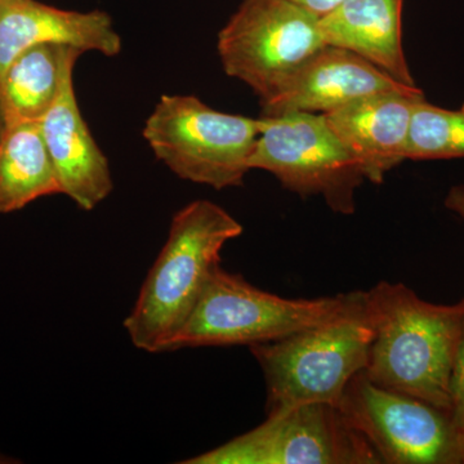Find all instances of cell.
I'll list each match as a JSON object with an SVG mask.
<instances>
[{
	"instance_id": "cell-18",
	"label": "cell",
	"mask_w": 464,
	"mask_h": 464,
	"mask_svg": "<svg viewBox=\"0 0 464 464\" xmlns=\"http://www.w3.org/2000/svg\"><path fill=\"white\" fill-rule=\"evenodd\" d=\"M450 413L460 439L464 442V332L458 350L450 384Z\"/></svg>"
},
{
	"instance_id": "cell-13",
	"label": "cell",
	"mask_w": 464,
	"mask_h": 464,
	"mask_svg": "<svg viewBox=\"0 0 464 464\" xmlns=\"http://www.w3.org/2000/svg\"><path fill=\"white\" fill-rule=\"evenodd\" d=\"M69 45L85 53L118 56L123 48L114 21L103 11H66L38 0H0V74L29 48Z\"/></svg>"
},
{
	"instance_id": "cell-17",
	"label": "cell",
	"mask_w": 464,
	"mask_h": 464,
	"mask_svg": "<svg viewBox=\"0 0 464 464\" xmlns=\"http://www.w3.org/2000/svg\"><path fill=\"white\" fill-rule=\"evenodd\" d=\"M464 158V103L458 110L415 103L409 130L406 160Z\"/></svg>"
},
{
	"instance_id": "cell-11",
	"label": "cell",
	"mask_w": 464,
	"mask_h": 464,
	"mask_svg": "<svg viewBox=\"0 0 464 464\" xmlns=\"http://www.w3.org/2000/svg\"><path fill=\"white\" fill-rule=\"evenodd\" d=\"M423 91L382 92L328 112L326 121L362 167L365 179L383 182L386 174L406 160L415 103Z\"/></svg>"
},
{
	"instance_id": "cell-20",
	"label": "cell",
	"mask_w": 464,
	"mask_h": 464,
	"mask_svg": "<svg viewBox=\"0 0 464 464\" xmlns=\"http://www.w3.org/2000/svg\"><path fill=\"white\" fill-rule=\"evenodd\" d=\"M444 206L450 212L456 213L464 221V186L457 185L449 190L445 197Z\"/></svg>"
},
{
	"instance_id": "cell-5",
	"label": "cell",
	"mask_w": 464,
	"mask_h": 464,
	"mask_svg": "<svg viewBox=\"0 0 464 464\" xmlns=\"http://www.w3.org/2000/svg\"><path fill=\"white\" fill-rule=\"evenodd\" d=\"M348 293L319 298H284L265 292L219 266L169 351L194 347L253 346L283 340L329 319Z\"/></svg>"
},
{
	"instance_id": "cell-3",
	"label": "cell",
	"mask_w": 464,
	"mask_h": 464,
	"mask_svg": "<svg viewBox=\"0 0 464 464\" xmlns=\"http://www.w3.org/2000/svg\"><path fill=\"white\" fill-rule=\"evenodd\" d=\"M372 337L365 292L357 290L329 319L250 346L265 377L266 414L311 402L337 406L350 381L365 371Z\"/></svg>"
},
{
	"instance_id": "cell-1",
	"label": "cell",
	"mask_w": 464,
	"mask_h": 464,
	"mask_svg": "<svg viewBox=\"0 0 464 464\" xmlns=\"http://www.w3.org/2000/svg\"><path fill=\"white\" fill-rule=\"evenodd\" d=\"M365 295L373 331L366 377L450 411L464 298L453 304H431L405 284L389 282L378 283Z\"/></svg>"
},
{
	"instance_id": "cell-12",
	"label": "cell",
	"mask_w": 464,
	"mask_h": 464,
	"mask_svg": "<svg viewBox=\"0 0 464 464\" xmlns=\"http://www.w3.org/2000/svg\"><path fill=\"white\" fill-rule=\"evenodd\" d=\"M74 66L63 76L57 99L41 121L43 139L56 169L61 194L93 210L114 190L108 158L85 123L74 88Z\"/></svg>"
},
{
	"instance_id": "cell-14",
	"label": "cell",
	"mask_w": 464,
	"mask_h": 464,
	"mask_svg": "<svg viewBox=\"0 0 464 464\" xmlns=\"http://www.w3.org/2000/svg\"><path fill=\"white\" fill-rule=\"evenodd\" d=\"M404 0H344L320 18L325 45L353 52L391 78L415 87L402 45Z\"/></svg>"
},
{
	"instance_id": "cell-15",
	"label": "cell",
	"mask_w": 464,
	"mask_h": 464,
	"mask_svg": "<svg viewBox=\"0 0 464 464\" xmlns=\"http://www.w3.org/2000/svg\"><path fill=\"white\" fill-rule=\"evenodd\" d=\"M82 52L39 44L18 54L0 74V136L18 124L41 121L53 105L70 66Z\"/></svg>"
},
{
	"instance_id": "cell-9",
	"label": "cell",
	"mask_w": 464,
	"mask_h": 464,
	"mask_svg": "<svg viewBox=\"0 0 464 464\" xmlns=\"http://www.w3.org/2000/svg\"><path fill=\"white\" fill-rule=\"evenodd\" d=\"M185 464H381L340 409L326 402L267 414L264 423Z\"/></svg>"
},
{
	"instance_id": "cell-16",
	"label": "cell",
	"mask_w": 464,
	"mask_h": 464,
	"mask_svg": "<svg viewBox=\"0 0 464 464\" xmlns=\"http://www.w3.org/2000/svg\"><path fill=\"white\" fill-rule=\"evenodd\" d=\"M61 194L56 169L41 121L11 128L0 136V213H12L33 201Z\"/></svg>"
},
{
	"instance_id": "cell-8",
	"label": "cell",
	"mask_w": 464,
	"mask_h": 464,
	"mask_svg": "<svg viewBox=\"0 0 464 464\" xmlns=\"http://www.w3.org/2000/svg\"><path fill=\"white\" fill-rule=\"evenodd\" d=\"M381 463L464 464V442L450 411L356 374L337 404Z\"/></svg>"
},
{
	"instance_id": "cell-6",
	"label": "cell",
	"mask_w": 464,
	"mask_h": 464,
	"mask_svg": "<svg viewBox=\"0 0 464 464\" xmlns=\"http://www.w3.org/2000/svg\"><path fill=\"white\" fill-rule=\"evenodd\" d=\"M252 169L276 177L286 190L322 197L333 212L353 215L362 167L344 148L324 114L292 112L259 118Z\"/></svg>"
},
{
	"instance_id": "cell-7",
	"label": "cell",
	"mask_w": 464,
	"mask_h": 464,
	"mask_svg": "<svg viewBox=\"0 0 464 464\" xmlns=\"http://www.w3.org/2000/svg\"><path fill=\"white\" fill-rule=\"evenodd\" d=\"M319 20L290 0H243L217 38L226 74L271 99L325 47Z\"/></svg>"
},
{
	"instance_id": "cell-19",
	"label": "cell",
	"mask_w": 464,
	"mask_h": 464,
	"mask_svg": "<svg viewBox=\"0 0 464 464\" xmlns=\"http://www.w3.org/2000/svg\"><path fill=\"white\" fill-rule=\"evenodd\" d=\"M290 2L295 3V5H299V7L306 9V11L313 14L314 16L322 18L331 14L332 11H334L344 0H290Z\"/></svg>"
},
{
	"instance_id": "cell-4",
	"label": "cell",
	"mask_w": 464,
	"mask_h": 464,
	"mask_svg": "<svg viewBox=\"0 0 464 464\" xmlns=\"http://www.w3.org/2000/svg\"><path fill=\"white\" fill-rule=\"evenodd\" d=\"M259 134V118L228 114L195 96L164 94L143 127L158 160L185 181L239 188Z\"/></svg>"
},
{
	"instance_id": "cell-10",
	"label": "cell",
	"mask_w": 464,
	"mask_h": 464,
	"mask_svg": "<svg viewBox=\"0 0 464 464\" xmlns=\"http://www.w3.org/2000/svg\"><path fill=\"white\" fill-rule=\"evenodd\" d=\"M415 90L420 88L400 83L353 52L325 45L282 90L261 102L262 115L328 114L372 94Z\"/></svg>"
},
{
	"instance_id": "cell-2",
	"label": "cell",
	"mask_w": 464,
	"mask_h": 464,
	"mask_svg": "<svg viewBox=\"0 0 464 464\" xmlns=\"http://www.w3.org/2000/svg\"><path fill=\"white\" fill-rule=\"evenodd\" d=\"M243 226L209 200L191 201L174 215L169 235L150 268L124 328L133 346L167 353L188 319L216 268L226 243Z\"/></svg>"
}]
</instances>
